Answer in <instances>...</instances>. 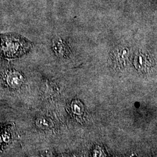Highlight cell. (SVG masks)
I'll return each mask as SVG.
<instances>
[{
    "instance_id": "1",
    "label": "cell",
    "mask_w": 157,
    "mask_h": 157,
    "mask_svg": "<svg viewBox=\"0 0 157 157\" xmlns=\"http://www.w3.org/2000/svg\"><path fill=\"white\" fill-rule=\"evenodd\" d=\"M0 54L7 58H16L28 52L31 43L17 34H0Z\"/></svg>"
},
{
    "instance_id": "2",
    "label": "cell",
    "mask_w": 157,
    "mask_h": 157,
    "mask_svg": "<svg viewBox=\"0 0 157 157\" xmlns=\"http://www.w3.org/2000/svg\"><path fill=\"white\" fill-rule=\"evenodd\" d=\"M6 83L13 89L19 87L23 82L22 75L17 71H11L8 72L6 76Z\"/></svg>"
},
{
    "instance_id": "3",
    "label": "cell",
    "mask_w": 157,
    "mask_h": 157,
    "mask_svg": "<svg viewBox=\"0 0 157 157\" xmlns=\"http://www.w3.org/2000/svg\"><path fill=\"white\" fill-rule=\"evenodd\" d=\"M53 50L54 51L56 56L59 57L64 58L67 56L69 54V49L67 44L63 42V41L57 38L53 40Z\"/></svg>"
},
{
    "instance_id": "4",
    "label": "cell",
    "mask_w": 157,
    "mask_h": 157,
    "mask_svg": "<svg viewBox=\"0 0 157 157\" xmlns=\"http://www.w3.org/2000/svg\"><path fill=\"white\" fill-rule=\"evenodd\" d=\"M37 124L40 128L45 129V128H49L51 124L50 122V121L46 119L45 118H40V119L39 118L37 121Z\"/></svg>"
},
{
    "instance_id": "5",
    "label": "cell",
    "mask_w": 157,
    "mask_h": 157,
    "mask_svg": "<svg viewBox=\"0 0 157 157\" xmlns=\"http://www.w3.org/2000/svg\"><path fill=\"white\" fill-rule=\"evenodd\" d=\"M72 108L73 112H75V113H76L78 115L81 114L83 109L82 105L81 104V103L78 102V101L73 102V104L72 105Z\"/></svg>"
}]
</instances>
